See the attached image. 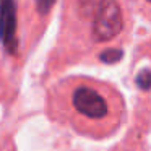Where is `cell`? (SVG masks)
Here are the masks:
<instances>
[{
    "instance_id": "cell-4",
    "label": "cell",
    "mask_w": 151,
    "mask_h": 151,
    "mask_svg": "<svg viewBox=\"0 0 151 151\" xmlns=\"http://www.w3.org/2000/svg\"><path fill=\"white\" fill-rule=\"evenodd\" d=\"M122 57H124V50L122 49H106L101 52L99 60L102 63H107V65H114V63L120 62Z\"/></svg>"
},
{
    "instance_id": "cell-7",
    "label": "cell",
    "mask_w": 151,
    "mask_h": 151,
    "mask_svg": "<svg viewBox=\"0 0 151 151\" xmlns=\"http://www.w3.org/2000/svg\"><path fill=\"white\" fill-rule=\"evenodd\" d=\"M96 4H98V0H80V8L83 10L85 15H88V13H93Z\"/></svg>"
},
{
    "instance_id": "cell-8",
    "label": "cell",
    "mask_w": 151,
    "mask_h": 151,
    "mask_svg": "<svg viewBox=\"0 0 151 151\" xmlns=\"http://www.w3.org/2000/svg\"><path fill=\"white\" fill-rule=\"evenodd\" d=\"M148 2H151V0H148Z\"/></svg>"
},
{
    "instance_id": "cell-5",
    "label": "cell",
    "mask_w": 151,
    "mask_h": 151,
    "mask_svg": "<svg viewBox=\"0 0 151 151\" xmlns=\"http://www.w3.org/2000/svg\"><path fill=\"white\" fill-rule=\"evenodd\" d=\"M135 85L141 91H150L151 89V70L143 68L141 72H138V75L135 76Z\"/></svg>"
},
{
    "instance_id": "cell-2",
    "label": "cell",
    "mask_w": 151,
    "mask_h": 151,
    "mask_svg": "<svg viewBox=\"0 0 151 151\" xmlns=\"http://www.w3.org/2000/svg\"><path fill=\"white\" fill-rule=\"evenodd\" d=\"M17 24V2L0 0V42L10 55L18 52Z\"/></svg>"
},
{
    "instance_id": "cell-6",
    "label": "cell",
    "mask_w": 151,
    "mask_h": 151,
    "mask_svg": "<svg viewBox=\"0 0 151 151\" xmlns=\"http://www.w3.org/2000/svg\"><path fill=\"white\" fill-rule=\"evenodd\" d=\"M54 4H55V0H36V10L41 17L47 15L50 10H52Z\"/></svg>"
},
{
    "instance_id": "cell-3",
    "label": "cell",
    "mask_w": 151,
    "mask_h": 151,
    "mask_svg": "<svg viewBox=\"0 0 151 151\" xmlns=\"http://www.w3.org/2000/svg\"><path fill=\"white\" fill-rule=\"evenodd\" d=\"M72 102L80 114L89 119H102L109 112L107 102L104 101V98L98 91L88 88V86H81L76 89L73 93Z\"/></svg>"
},
{
    "instance_id": "cell-1",
    "label": "cell",
    "mask_w": 151,
    "mask_h": 151,
    "mask_svg": "<svg viewBox=\"0 0 151 151\" xmlns=\"http://www.w3.org/2000/svg\"><path fill=\"white\" fill-rule=\"evenodd\" d=\"M124 29V17L117 0H98L93 10L91 36L96 42L111 41Z\"/></svg>"
}]
</instances>
